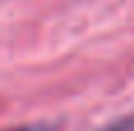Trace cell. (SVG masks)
Segmentation results:
<instances>
[{
	"label": "cell",
	"instance_id": "obj_1",
	"mask_svg": "<svg viewBox=\"0 0 134 131\" xmlns=\"http://www.w3.org/2000/svg\"><path fill=\"white\" fill-rule=\"evenodd\" d=\"M132 129H134V120H120V122L108 124V127H104L99 131H132Z\"/></svg>",
	"mask_w": 134,
	"mask_h": 131
},
{
	"label": "cell",
	"instance_id": "obj_2",
	"mask_svg": "<svg viewBox=\"0 0 134 131\" xmlns=\"http://www.w3.org/2000/svg\"><path fill=\"white\" fill-rule=\"evenodd\" d=\"M9 131H45L42 127H19V129H9Z\"/></svg>",
	"mask_w": 134,
	"mask_h": 131
}]
</instances>
